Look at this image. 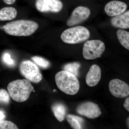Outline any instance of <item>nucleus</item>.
<instances>
[{
  "instance_id": "obj_7",
  "label": "nucleus",
  "mask_w": 129,
  "mask_h": 129,
  "mask_svg": "<svg viewBox=\"0 0 129 129\" xmlns=\"http://www.w3.org/2000/svg\"><path fill=\"white\" fill-rule=\"evenodd\" d=\"M109 88L111 94L115 97L124 98L129 95V85L119 79H113L110 81Z\"/></svg>"
},
{
  "instance_id": "obj_11",
  "label": "nucleus",
  "mask_w": 129,
  "mask_h": 129,
  "mask_svg": "<svg viewBox=\"0 0 129 129\" xmlns=\"http://www.w3.org/2000/svg\"><path fill=\"white\" fill-rule=\"evenodd\" d=\"M127 5L120 1H113L107 3L104 7L106 14L110 17H115L125 11Z\"/></svg>"
},
{
  "instance_id": "obj_16",
  "label": "nucleus",
  "mask_w": 129,
  "mask_h": 129,
  "mask_svg": "<svg viewBox=\"0 0 129 129\" xmlns=\"http://www.w3.org/2000/svg\"><path fill=\"white\" fill-rule=\"evenodd\" d=\"M66 118L67 121L73 128L80 129L83 128L84 120L80 117L72 114H68Z\"/></svg>"
},
{
  "instance_id": "obj_5",
  "label": "nucleus",
  "mask_w": 129,
  "mask_h": 129,
  "mask_svg": "<svg viewBox=\"0 0 129 129\" xmlns=\"http://www.w3.org/2000/svg\"><path fill=\"white\" fill-rule=\"evenodd\" d=\"M105 48V44L100 40L87 41L83 46V57L87 60H94L100 57Z\"/></svg>"
},
{
  "instance_id": "obj_6",
  "label": "nucleus",
  "mask_w": 129,
  "mask_h": 129,
  "mask_svg": "<svg viewBox=\"0 0 129 129\" xmlns=\"http://www.w3.org/2000/svg\"><path fill=\"white\" fill-rule=\"evenodd\" d=\"M19 71L21 74L30 82L37 83L42 80V75L39 69L29 60H25L21 63Z\"/></svg>"
},
{
  "instance_id": "obj_19",
  "label": "nucleus",
  "mask_w": 129,
  "mask_h": 129,
  "mask_svg": "<svg viewBox=\"0 0 129 129\" xmlns=\"http://www.w3.org/2000/svg\"><path fill=\"white\" fill-rule=\"evenodd\" d=\"M32 59L36 64L43 68H47L50 65V62L48 61L41 57L35 56L33 57Z\"/></svg>"
},
{
  "instance_id": "obj_22",
  "label": "nucleus",
  "mask_w": 129,
  "mask_h": 129,
  "mask_svg": "<svg viewBox=\"0 0 129 129\" xmlns=\"http://www.w3.org/2000/svg\"><path fill=\"white\" fill-rule=\"evenodd\" d=\"M2 60L5 64L10 67H12L15 64V62L12 59L9 53H4L2 55Z\"/></svg>"
},
{
  "instance_id": "obj_14",
  "label": "nucleus",
  "mask_w": 129,
  "mask_h": 129,
  "mask_svg": "<svg viewBox=\"0 0 129 129\" xmlns=\"http://www.w3.org/2000/svg\"><path fill=\"white\" fill-rule=\"evenodd\" d=\"M17 11L12 7H6L0 9V21L13 20L17 17Z\"/></svg>"
},
{
  "instance_id": "obj_26",
  "label": "nucleus",
  "mask_w": 129,
  "mask_h": 129,
  "mask_svg": "<svg viewBox=\"0 0 129 129\" xmlns=\"http://www.w3.org/2000/svg\"><path fill=\"white\" fill-rule=\"evenodd\" d=\"M126 124L127 127L129 129V117L127 118L126 120Z\"/></svg>"
},
{
  "instance_id": "obj_15",
  "label": "nucleus",
  "mask_w": 129,
  "mask_h": 129,
  "mask_svg": "<svg viewBox=\"0 0 129 129\" xmlns=\"http://www.w3.org/2000/svg\"><path fill=\"white\" fill-rule=\"evenodd\" d=\"M51 108L57 119L60 122L63 121L67 114V108L65 106L61 103H57L53 104Z\"/></svg>"
},
{
  "instance_id": "obj_23",
  "label": "nucleus",
  "mask_w": 129,
  "mask_h": 129,
  "mask_svg": "<svg viewBox=\"0 0 129 129\" xmlns=\"http://www.w3.org/2000/svg\"><path fill=\"white\" fill-rule=\"evenodd\" d=\"M123 106L127 111L129 112V97L127 98L125 101Z\"/></svg>"
},
{
  "instance_id": "obj_10",
  "label": "nucleus",
  "mask_w": 129,
  "mask_h": 129,
  "mask_svg": "<svg viewBox=\"0 0 129 129\" xmlns=\"http://www.w3.org/2000/svg\"><path fill=\"white\" fill-rule=\"evenodd\" d=\"M90 11L88 8L79 6L74 9L67 22L68 26H73L81 23L89 17Z\"/></svg>"
},
{
  "instance_id": "obj_27",
  "label": "nucleus",
  "mask_w": 129,
  "mask_h": 129,
  "mask_svg": "<svg viewBox=\"0 0 129 129\" xmlns=\"http://www.w3.org/2000/svg\"><path fill=\"white\" fill-rule=\"evenodd\" d=\"M56 91V90H53V92H55Z\"/></svg>"
},
{
  "instance_id": "obj_18",
  "label": "nucleus",
  "mask_w": 129,
  "mask_h": 129,
  "mask_svg": "<svg viewBox=\"0 0 129 129\" xmlns=\"http://www.w3.org/2000/svg\"><path fill=\"white\" fill-rule=\"evenodd\" d=\"M80 64L78 62L70 63L65 64L63 67V70L68 71L76 76L79 74V71Z\"/></svg>"
},
{
  "instance_id": "obj_3",
  "label": "nucleus",
  "mask_w": 129,
  "mask_h": 129,
  "mask_svg": "<svg viewBox=\"0 0 129 129\" xmlns=\"http://www.w3.org/2000/svg\"><path fill=\"white\" fill-rule=\"evenodd\" d=\"M55 80L58 89L67 94H76L79 90V82L77 77L68 71L58 72L55 76Z\"/></svg>"
},
{
  "instance_id": "obj_2",
  "label": "nucleus",
  "mask_w": 129,
  "mask_h": 129,
  "mask_svg": "<svg viewBox=\"0 0 129 129\" xmlns=\"http://www.w3.org/2000/svg\"><path fill=\"white\" fill-rule=\"evenodd\" d=\"M10 96L15 101L23 102L27 101L34 87L27 79H18L11 81L7 86Z\"/></svg>"
},
{
  "instance_id": "obj_17",
  "label": "nucleus",
  "mask_w": 129,
  "mask_h": 129,
  "mask_svg": "<svg viewBox=\"0 0 129 129\" xmlns=\"http://www.w3.org/2000/svg\"><path fill=\"white\" fill-rule=\"evenodd\" d=\"M117 36L120 44L129 50V32L122 29H119L117 31Z\"/></svg>"
},
{
  "instance_id": "obj_13",
  "label": "nucleus",
  "mask_w": 129,
  "mask_h": 129,
  "mask_svg": "<svg viewBox=\"0 0 129 129\" xmlns=\"http://www.w3.org/2000/svg\"><path fill=\"white\" fill-rule=\"evenodd\" d=\"M111 25L121 29L129 28V10L113 17L111 19Z\"/></svg>"
},
{
  "instance_id": "obj_21",
  "label": "nucleus",
  "mask_w": 129,
  "mask_h": 129,
  "mask_svg": "<svg viewBox=\"0 0 129 129\" xmlns=\"http://www.w3.org/2000/svg\"><path fill=\"white\" fill-rule=\"evenodd\" d=\"M9 92L4 89H0V103L8 104L10 101Z\"/></svg>"
},
{
  "instance_id": "obj_4",
  "label": "nucleus",
  "mask_w": 129,
  "mask_h": 129,
  "mask_svg": "<svg viewBox=\"0 0 129 129\" xmlns=\"http://www.w3.org/2000/svg\"><path fill=\"white\" fill-rule=\"evenodd\" d=\"M89 30L82 26L69 28L62 32L61 39L63 42L68 44H78L85 41L90 37Z\"/></svg>"
},
{
  "instance_id": "obj_8",
  "label": "nucleus",
  "mask_w": 129,
  "mask_h": 129,
  "mask_svg": "<svg viewBox=\"0 0 129 129\" xmlns=\"http://www.w3.org/2000/svg\"><path fill=\"white\" fill-rule=\"evenodd\" d=\"M76 111L79 114L89 119L96 118L101 114L98 105L90 102H85L80 104L76 108Z\"/></svg>"
},
{
  "instance_id": "obj_25",
  "label": "nucleus",
  "mask_w": 129,
  "mask_h": 129,
  "mask_svg": "<svg viewBox=\"0 0 129 129\" xmlns=\"http://www.w3.org/2000/svg\"><path fill=\"white\" fill-rule=\"evenodd\" d=\"M6 117L5 112L2 110H0V120H3Z\"/></svg>"
},
{
  "instance_id": "obj_20",
  "label": "nucleus",
  "mask_w": 129,
  "mask_h": 129,
  "mask_svg": "<svg viewBox=\"0 0 129 129\" xmlns=\"http://www.w3.org/2000/svg\"><path fill=\"white\" fill-rule=\"evenodd\" d=\"M18 127L14 123L8 120H0V129H18Z\"/></svg>"
},
{
  "instance_id": "obj_24",
  "label": "nucleus",
  "mask_w": 129,
  "mask_h": 129,
  "mask_svg": "<svg viewBox=\"0 0 129 129\" xmlns=\"http://www.w3.org/2000/svg\"><path fill=\"white\" fill-rule=\"evenodd\" d=\"M6 4L8 5H11L16 2V0H3Z\"/></svg>"
},
{
  "instance_id": "obj_9",
  "label": "nucleus",
  "mask_w": 129,
  "mask_h": 129,
  "mask_svg": "<svg viewBox=\"0 0 129 129\" xmlns=\"http://www.w3.org/2000/svg\"><path fill=\"white\" fill-rule=\"evenodd\" d=\"M35 6L41 12L57 13L62 9L63 4L60 0H36Z\"/></svg>"
},
{
  "instance_id": "obj_1",
  "label": "nucleus",
  "mask_w": 129,
  "mask_h": 129,
  "mask_svg": "<svg viewBox=\"0 0 129 129\" xmlns=\"http://www.w3.org/2000/svg\"><path fill=\"white\" fill-rule=\"evenodd\" d=\"M38 23L28 20L12 21L3 26L8 34L16 36H28L33 34L39 28Z\"/></svg>"
},
{
  "instance_id": "obj_12",
  "label": "nucleus",
  "mask_w": 129,
  "mask_h": 129,
  "mask_svg": "<svg viewBox=\"0 0 129 129\" xmlns=\"http://www.w3.org/2000/svg\"><path fill=\"white\" fill-rule=\"evenodd\" d=\"M101 77V70L96 64L92 65L90 68L86 76V82L90 87L95 86L99 83Z\"/></svg>"
}]
</instances>
